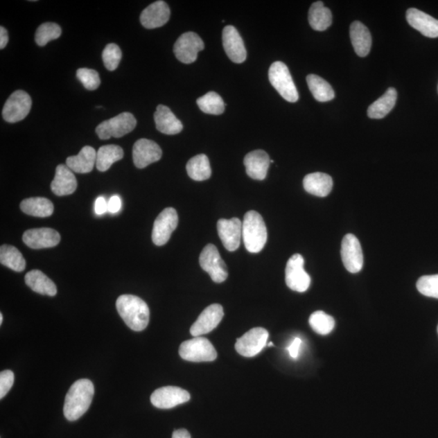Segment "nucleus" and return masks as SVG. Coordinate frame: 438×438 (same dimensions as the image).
Returning a JSON list of instances; mask_svg holds the SVG:
<instances>
[{
	"label": "nucleus",
	"instance_id": "nucleus-1",
	"mask_svg": "<svg viewBox=\"0 0 438 438\" xmlns=\"http://www.w3.org/2000/svg\"><path fill=\"white\" fill-rule=\"evenodd\" d=\"M94 395L91 380L80 379L74 383L66 395L64 414L67 420L75 421L88 411Z\"/></svg>",
	"mask_w": 438,
	"mask_h": 438
},
{
	"label": "nucleus",
	"instance_id": "nucleus-2",
	"mask_svg": "<svg viewBox=\"0 0 438 438\" xmlns=\"http://www.w3.org/2000/svg\"><path fill=\"white\" fill-rule=\"evenodd\" d=\"M116 308L131 330L142 331L148 326L150 309L142 299L132 295H123L117 299Z\"/></svg>",
	"mask_w": 438,
	"mask_h": 438
},
{
	"label": "nucleus",
	"instance_id": "nucleus-3",
	"mask_svg": "<svg viewBox=\"0 0 438 438\" xmlns=\"http://www.w3.org/2000/svg\"><path fill=\"white\" fill-rule=\"evenodd\" d=\"M242 238L246 249L258 254L264 249L268 241V229L261 214L254 211L245 213L242 222Z\"/></svg>",
	"mask_w": 438,
	"mask_h": 438
},
{
	"label": "nucleus",
	"instance_id": "nucleus-4",
	"mask_svg": "<svg viewBox=\"0 0 438 438\" xmlns=\"http://www.w3.org/2000/svg\"><path fill=\"white\" fill-rule=\"evenodd\" d=\"M270 84L277 90L286 101L296 103L299 99V94L296 85L293 82L288 66L283 62H274L269 69Z\"/></svg>",
	"mask_w": 438,
	"mask_h": 438
},
{
	"label": "nucleus",
	"instance_id": "nucleus-5",
	"mask_svg": "<svg viewBox=\"0 0 438 438\" xmlns=\"http://www.w3.org/2000/svg\"><path fill=\"white\" fill-rule=\"evenodd\" d=\"M179 353L181 358L191 362L213 361L218 356L211 342L203 337H195L182 342Z\"/></svg>",
	"mask_w": 438,
	"mask_h": 438
},
{
	"label": "nucleus",
	"instance_id": "nucleus-6",
	"mask_svg": "<svg viewBox=\"0 0 438 438\" xmlns=\"http://www.w3.org/2000/svg\"><path fill=\"white\" fill-rule=\"evenodd\" d=\"M137 125L136 118L130 112H123L116 117L100 123L96 128V133L100 139L120 138L134 130Z\"/></svg>",
	"mask_w": 438,
	"mask_h": 438
},
{
	"label": "nucleus",
	"instance_id": "nucleus-7",
	"mask_svg": "<svg viewBox=\"0 0 438 438\" xmlns=\"http://www.w3.org/2000/svg\"><path fill=\"white\" fill-rule=\"evenodd\" d=\"M199 261L201 268L211 276L214 283H221L227 279V265L216 245L209 244L204 247Z\"/></svg>",
	"mask_w": 438,
	"mask_h": 438
},
{
	"label": "nucleus",
	"instance_id": "nucleus-8",
	"mask_svg": "<svg viewBox=\"0 0 438 438\" xmlns=\"http://www.w3.org/2000/svg\"><path fill=\"white\" fill-rule=\"evenodd\" d=\"M304 260L301 254L290 256L286 266V283L295 292H304L310 287V276L304 270Z\"/></svg>",
	"mask_w": 438,
	"mask_h": 438
},
{
	"label": "nucleus",
	"instance_id": "nucleus-9",
	"mask_svg": "<svg viewBox=\"0 0 438 438\" xmlns=\"http://www.w3.org/2000/svg\"><path fill=\"white\" fill-rule=\"evenodd\" d=\"M31 107L32 100L30 94L23 90H17L4 104L3 118L4 121L12 123L21 121L30 113Z\"/></svg>",
	"mask_w": 438,
	"mask_h": 438
},
{
	"label": "nucleus",
	"instance_id": "nucleus-10",
	"mask_svg": "<svg viewBox=\"0 0 438 438\" xmlns=\"http://www.w3.org/2000/svg\"><path fill=\"white\" fill-rule=\"evenodd\" d=\"M179 218L174 208H166L157 217L152 231V240L157 246H163L170 240L178 226Z\"/></svg>",
	"mask_w": 438,
	"mask_h": 438
},
{
	"label": "nucleus",
	"instance_id": "nucleus-11",
	"mask_svg": "<svg viewBox=\"0 0 438 438\" xmlns=\"http://www.w3.org/2000/svg\"><path fill=\"white\" fill-rule=\"evenodd\" d=\"M204 42L196 33H183L174 45V53L180 62L189 64L198 59L200 51L204 50Z\"/></svg>",
	"mask_w": 438,
	"mask_h": 438
},
{
	"label": "nucleus",
	"instance_id": "nucleus-12",
	"mask_svg": "<svg viewBox=\"0 0 438 438\" xmlns=\"http://www.w3.org/2000/svg\"><path fill=\"white\" fill-rule=\"evenodd\" d=\"M268 338L269 333L265 328L261 327L252 328L237 340L236 350L243 356L254 357L263 350Z\"/></svg>",
	"mask_w": 438,
	"mask_h": 438
},
{
	"label": "nucleus",
	"instance_id": "nucleus-13",
	"mask_svg": "<svg viewBox=\"0 0 438 438\" xmlns=\"http://www.w3.org/2000/svg\"><path fill=\"white\" fill-rule=\"evenodd\" d=\"M341 256L342 263L350 273H358L363 268V252L359 240L354 235L347 234L342 239Z\"/></svg>",
	"mask_w": 438,
	"mask_h": 438
},
{
	"label": "nucleus",
	"instance_id": "nucleus-14",
	"mask_svg": "<svg viewBox=\"0 0 438 438\" xmlns=\"http://www.w3.org/2000/svg\"><path fill=\"white\" fill-rule=\"evenodd\" d=\"M190 398L187 390L176 387H165L157 389L152 394L150 401L157 408L170 409L187 403Z\"/></svg>",
	"mask_w": 438,
	"mask_h": 438
},
{
	"label": "nucleus",
	"instance_id": "nucleus-15",
	"mask_svg": "<svg viewBox=\"0 0 438 438\" xmlns=\"http://www.w3.org/2000/svg\"><path fill=\"white\" fill-rule=\"evenodd\" d=\"M218 234L223 246L229 252L239 249L242 238V222L239 218H221L217 223Z\"/></svg>",
	"mask_w": 438,
	"mask_h": 438
},
{
	"label": "nucleus",
	"instance_id": "nucleus-16",
	"mask_svg": "<svg viewBox=\"0 0 438 438\" xmlns=\"http://www.w3.org/2000/svg\"><path fill=\"white\" fill-rule=\"evenodd\" d=\"M163 152L156 142L148 139L136 141L132 148L133 163L137 168L143 169L151 164L156 163L161 158Z\"/></svg>",
	"mask_w": 438,
	"mask_h": 438
},
{
	"label": "nucleus",
	"instance_id": "nucleus-17",
	"mask_svg": "<svg viewBox=\"0 0 438 438\" xmlns=\"http://www.w3.org/2000/svg\"><path fill=\"white\" fill-rule=\"evenodd\" d=\"M225 316V312L220 304H213L207 307L201 313L198 320L193 324L190 333L194 337L207 335L214 330Z\"/></svg>",
	"mask_w": 438,
	"mask_h": 438
},
{
	"label": "nucleus",
	"instance_id": "nucleus-18",
	"mask_svg": "<svg viewBox=\"0 0 438 438\" xmlns=\"http://www.w3.org/2000/svg\"><path fill=\"white\" fill-rule=\"evenodd\" d=\"M222 44L229 59L236 64H242L247 58V51L242 37L234 26L223 28Z\"/></svg>",
	"mask_w": 438,
	"mask_h": 438
},
{
	"label": "nucleus",
	"instance_id": "nucleus-19",
	"mask_svg": "<svg viewBox=\"0 0 438 438\" xmlns=\"http://www.w3.org/2000/svg\"><path fill=\"white\" fill-rule=\"evenodd\" d=\"M22 240L33 249H46L59 245L60 233L51 228H35L24 233Z\"/></svg>",
	"mask_w": 438,
	"mask_h": 438
},
{
	"label": "nucleus",
	"instance_id": "nucleus-20",
	"mask_svg": "<svg viewBox=\"0 0 438 438\" xmlns=\"http://www.w3.org/2000/svg\"><path fill=\"white\" fill-rule=\"evenodd\" d=\"M170 8L165 1H156L151 3L143 10L140 21L141 25L146 28H156L164 26L169 21Z\"/></svg>",
	"mask_w": 438,
	"mask_h": 438
},
{
	"label": "nucleus",
	"instance_id": "nucleus-21",
	"mask_svg": "<svg viewBox=\"0 0 438 438\" xmlns=\"http://www.w3.org/2000/svg\"><path fill=\"white\" fill-rule=\"evenodd\" d=\"M407 21L412 28L423 36L435 39L438 37V20L417 8L408 9Z\"/></svg>",
	"mask_w": 438,
	"mask_h": 438
},
{
	"label": "nucleus",
	"instance_id": "nucleus-22",
	"mask_svg": "<svg viewBox=\"0 0 438 438\" xmlns=\"http://www.w3.org/2000/svg\"><path fill=\"white\" fill-rule=\"evenodd\" d=\"M270 161L268 154L264 150L250 152L244 159L247 175L256 180L265 179L268 175Z\"/></svg>",
	"mask_w": 438,
	"mask_h": 438
},
{
	"label": "nucleus",
	"instance_id": "nucleus-23",
	"mask_svg": "<svg viewBox=\"0 0 438 438\" xmlns=\"http://www.w3.org/2000/svg\"><path fill=\"white\" fill-rule=\"evenodd\" d=\"M77 187V179L73 170L67 165L62 164L57 166L55 178L51 184L52 192L59 197L68 196L73 194Z\"/></svg>",
	"mask_w": 438,
	"mask_h": 438
},
{
	"label": "nucleus",
	"instance_id": "nucleus-24",
	"mask_svg": "<svg viewBox=\"0 0 438 438\" xmlns=\"http://www.w3.org/2000/svg\"><path fill=\"white\" fill-rule=\"evenodd\" d=\"M155 121L157 130L166 135L178 134L183 130L182 123L168 107L159 105L155 113Z\"/></svg>",
	"mask_w": 438,
	"mask_h": 438
},
{
	"label": "nucleus",
	"instance_id": "nucleus-25",
	"mask_svg": "<svg viewBox=\"0 0 438 438\" xmlns=\"http://www.w3.org/2000/svg\"><path fill=\"white\" fill-rule=\"evenodd\" d=\"M352 46L360 57L367 56L372 46V37L369 28L363 23L354 21L350 27Z\"/></svg>",
	"mask_w": 438,
	"mask_h": 438
},
{
	"label": "nucleus",
	"instance_id": "nucleus-26",
	"mask_svg": "<svg viewBox=\"0 0 438 438\" xmlns=\"http://www.w3.org/2000/svg\"><path fill=\"white\" fill-rule=\"evenodd\" d=\"M97 152L91 146H85L76 156L67 159L68 168L77 173H89L96 165Z\"/></svg>",
	"mask_w": 438,
	"mask_h": 438
},
{
	"label": "nucleus",
	"instance_id": "nucleus-27",
	"mask_svg": "<svg viewBox=\"0 0 438 438\" xmlns=\"http://www.w3.org/2000/svg\"><path fill=\"white\" fill-rule=\"evenodd\" d=\"M304 188L308 193L319 198L327 197L333 189V179L326 173H315L304 177Z\"/></svg>",
	"mask_w": 438,
	"mask_h": 438
},
{
	"label": "nucleus",
	"instance_id": "nucleus-28",
	"mask_svg": "<svg viewBox=\"0 0 438 438\" xmlns=\"http://www.w3.org/2000/svg\"><path fill=\"white\" fill-rule=\"evenodd\" d=\"M25 282L33 292L44 295V296L55 297L57 288L53 281L39 270H33L27 273Z\"/></svg>",
	"mask_w": 438,
	"mask_h": 438
},
{
	"label": "nucleus",
	"instance_id": "nucleus-29",
	"mask_svg": "<svg viewBox=\"0 0 438 438\" xmlns=\"http://www.w3.org/2000/svg\"><path fill=\"white\" fill-rule=\"evenodd\" d=\"M397 100V91L389 88L382 97L371 104L368 109V116L371 119H383L392 112Z\"/></svg>",
	"mask_w": 438,
	"mask_h": 438
},
{
	"label": "nucleus",
	"instance_id": "nucleus-30",
	"mask_svg": "<svg viewBox=\"0 0 438 438\" xmlns=\"http://www.w3.org/2000/svg\"><path fill=\"white\" fill-rule=\"evenodd\" d=\"M21 211L28 216L46 218L54 212V204L44 198H31L24 200L21 203Z\"/></svg>",
	"mask_w": 438,
	"mask_h": 438
},
{
	"label": "nucleus",
	"instance_id": "nucleus-31",
	"mask_svg": "<svg viewBox=\"0 0 438 438\" xmlns=\"http://www.w3.org/2000/svg\"><path fill=\"white\" fill-rule=\"evenodd\" d=\"M308 21L314 30L325 31L331 26L332 13L323 2H315L309 8Z\"/></svg>",
	"mask_w": 438,
	"mask_h": 438
},
{
	"label": "nucleus",
	"instance_id": "nucleus-32",
	"mask_svg": "<svg viewBox=\"0 0 438 438\" xmlns=\"http://www.w3.org/2000/svg\"><path fill=\"white\" fill-rule=\"evenodd\" d=\"M307 83L314 98L318 102L331 101L335 97L334 89L326 80L317 75L310 74L307 77Z\"/></svg>",
	"mask_w": 438,
	"mask_h": 438
},
{
	"label": "nucleus",
	"instance_id": "nucleus-33",
	"mask_svg": "<svg viewBox=\"0 0 438 438\" xmlns=\"http://www.w3.org/2000/svg\"><path fill=\"white\" fill-rule=\"evenodd\" d=\"M186 169L189 177L195 181L207 180L212 174L211 164L206 155L193 157L188 161Z\"/></svg>",
	"mask_w": 438,
	"mask_h": 438
},
{
	"label": "nucleus",
	"instance_id": "nucleus-34",
	"mask_svg": "<svg viewBox=\"0 0 438 438\" xmlns=\"http://www.w3.org/2000/svg\"><path fill=\"white\" fill-rule=\"evenodd\" d=\"M123 158V150L116 145L103 146L97 152L96 168L101 173L107 171L116 161Z\"/></svg>",
	"mask_w": 438,
	"mask_h": 438
},
{
	"label": "nucleus",
	"instance_id": "nucleus-35",
	"mask_svg": "<svg viewBox=\"0 0 438 438\" xmlns=\"http://www.w3.org/2000/svg\"><path fill=\"white\" fill-rule=\"evenodd\" d=\"M0 263L17 272L25 270L26 265L21 252L17 247L7 245L0 247Z\"/></svg>",
	"mask_w": 438,
	"mask_h": 438
},
{
	"label": "nucleus",
	"instance_id": "nucleus-36",
	"mask_svg": "<svg viewBox=\"0 0 438 438\" xmlns=\"http://www.w3.org/2000/svg\"><path fill=\"white\" fill-rule=\"evenodd\" d=\"M197 103L204 113L209 115H221L225 111L226 104L220 95L216 92H209L198 99Z\"/></svg>",
	"mask_w": 438,
	"mask_h": 438
},
{
	"label": "nucleus",
	"instance_id": "nucleus-37",
	"mask_svg": "<svg viewBox=\"0 0 438 438\" xmlns=\"http://www.w3.org/2000/svg\"><path fill=\"white\" fill-rule=\"evenodd\" d=\"M309 325L318 335H326L334 330L335 321L326 313L317 311L309 317Z\"/></svg>",
	"mask_w": 438,
	"mask_h": 438
},
{
	"label": "nucleus",
	"instance_id": "nucleus-38",
	"mask_svg": "<svg viewBox=\"0 0 438 438\" xmlns=\"http://www.w3.org/2000/svg\"><path fill=\"white\" fill-rule=\"evenodd\" d=\"M62 33L61 28L55 23L46 22L42 24L35 33L36 44L44 46L49 42L59 39Z\"/></svg>",
	"mask_w": 438,
	"mask_h": 438
},
{
	"label": "nucleus",
	"instance_id": "nucleus-39",
	"mask_svg": "<svg viewBox=\"0 0 438 438\" xmlns=\"http://www.w3.org/2000/svg\"><path fill=\"white\" fill-rule=\"evenodd\" d=\"M417 288L423 296L438 299V274L423 276L417 281Z\"/></svg>",
	"mask_w": 438,
	"mask_h": 438
},
{
	"label": "nucleus",
	"instance_id": "nucleus-40",
	"mask_svg": "<svg viewBox=\"0 0 438 438\" xmlns=\"http://www.w3.org/2000/svg\"><path fill=\"white\" fill-rule=\"evenodd\" d=\"M122 51L120 46L115 44H110L103 52V60L105 67L109 71H115L121 63Z\"/></svg>",
	"mask_w": 438,
	"mask_h": 438
},
{
	"label": "nucleus",
	"instance_id": "nucleus-41",
	"mask_svg": "<svg viewBox=\"0 0 438 438\" xmlns=\"http://www.w3.org/2000/svg\"><path fill=\"white\" fill-rule=\"evenodd\" d=\"M77 78L88 90H95L101 84L97 71L89 69H79L77 71Z\"/></svg>",
	"mask_w": 438,
	"mask_h": 438
},
{
	"label": "nucleus",
	"instance_id": "nucleus-42",
	"mask_svg": "<svg viewBox=\"0 0 438 438\" xmlns=\"http://www.w3.org/2000/svg\"><path fill=\"white\" fill-rule=\"evenodd\" d=\"M14 374L11 370H4L0 374V398L6 397V395L11 389L14 383Z\"/></svg>",
	"mask_w": 438,
	"mask_h": 438
},
{
	"label": "nucleus",
	"instance_id": "nucleus-43",
	"mask_svg": "<svg viewBox=\"0 0 438 438\" xmlns=\"http://www.w3.org/2000/svg\"><path fill=\"white\" fill-rule=\"evenodd\" d=\"M108 212L111 213H116L121 211L122 207L121 198L115 195L109 200L107 202Z\"/></svg>",
	"mask_w": 438,
	"mask_h": 438
},
{
	"label": "nucleus",
	"instance_id": "nucleus-44",
	"mask_svg": "<svg viewBox=\"0 0 438 438\" xmlns=\"http://www.w3.org/2000/svg\"><path fill=\"white\" fill-rule=\"evenodd\" d=\"M94 211L98 216H102L106 212H108L107 202L106 199L103 197H99L95 201Z\"/></svg>",
	"mask_w": 438,
	"mask_h": 438
},
{
	"label": "nucleus",
	"instance_id": "nucleus-45",
	"mask_svg": "<svg viewBox=\"0 0 438 438\" xmlns=\"http://www.w3.org/2000/svg\"><path fill=\"white\" fill-rule=\"evenodd\" d=\"M301 340L299 339V338H296V339H295L292 342V344H290L288 347L289 354L290 356L292 357L293 359H297V357L299 356V347H301Z\"/></svg>",
	"mask_w": 438,
	"mask_h": 438
},
{
	"label": "nucleus",
	"instance_id": "nucleus-46",
	"mask_svg": "<svg viewBox=\"0 0 438 438\" xmlns=\"http://www.w3.org/2000/svg\"><path fill=\"white\" fill-rule=\"evenodd\" d=\"M8 42V33L6 28L0 27V49H3Z\"/></svg>",
	"mask_w": 438,
	"mask_h": 438
},
{
	"label": "nucleus",
	"instance_id": "nucleus-47",
	"mask_svg": "<svg viewBox=\"0 0 438 438\" xmlns=\"http://www.w3.org/2000/svg\"><path fill=\"white\" fill-rule=\"evenodd\" d=\"M173 438H191V435L186 430L181 428V430H175L173 432Z\"/></svg>",
	"mask_w": 438,
	"mask_h": 438
},
{
	"label": "nucleus",
	"instance_id": "nucleus-48",
	"mask_svg": "<svg viewBox=\"0 0 438 438\" xmlns=\"http://www.w3.org/2000/svg\"><path fill=\"white\" fill-rule=\"evenodd\" d=\"M3 320V314L0 313V325H2Z\"/></svg>",
	"mask_w": 438,
	"mask_h": 438
},
{
	"label": "nucleus",
	"instance_id": "nucleus-49",
	"mask_svg": "<svg viewBox=\"0 0 438 438\" xmlns=\"http://www.w3.org/2000/svg\"><path fill=\"white\" fill-rule=\"evenodd\" d=\"M269 347H272L274 346L273 342H270V344H268Z\"/></svg>",
	"mask_w": 438,
	"mask_h": 438
},
{
	"label": "nucleus",
	"instance_id": "nucleus-50",
	"mask_svg": "<svg viewBox=\"0 0 438 438\" xmlns=\"http://www.w3.org/2000/svg\"><path fill=\"white\" fill-rule=\"evenodd\" d=\"M437 333H438V326H437Z\"/></svg>",
	"mask_w": 438,
	"mask_h": 438
}]
</instances>
